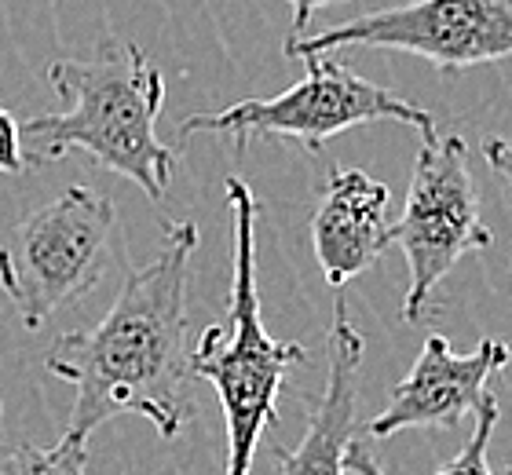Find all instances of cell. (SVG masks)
<instances>
[{"label":"cell","mask_w":512,"mask_h":475,"mask_svg":"<svg viewBox=\"0 0 512 475\" xmlns=\"http://www.w3.org/2000/svg\"><path fill=\"white\" fill-rule=\"evenodd\" d=\"M374 121H399L417 128L421 136L436 132L432 114L417 103L352 74L330 55H304V77L282 95L246 99L227 110H202V114L183 117L176 125V136L187 139L198 132H216V136L235 139L238 150H246L253 139L275 136L293 139L308 150H322L326 139Z\"/></svg>","instance_id":"cell-4"},{"label":"cell","mask_w":512,"mask_h":475,"mask_svg":"<svg viewBox=\"0 0 512 475\" xmlns=\"http://www.w3.org/2000/svg\"><path fill=\"white\" fill-rule=\"evenodd\" d=\"M227 209L235 238L227 322L209 326L187 355V373L209 380L227 421V475H249L264 432L278 428V391L293 366L308 359L297 340H275L260 322L256 296V205L249 183L227 176Z\"/></svg>","instance_id":"cell-3"},{"label":"cell","mask_w":512,"mask_h":475,"mask_svg":"<svg viewBox=\"0 0 512 475\" xmlns=\"http://www.w3.org/2000/svg\"><path fill=\"white\" fill-rule=\"evenodd\" d=\"M509 475H512V468H509Z\"/></svg>","instance_id":"cell-18"},{"label":"cell","mask_w":512,"mask_h":475,"mask_svg":"<svg viewBox=\"0 0 512 475\" xmlns=\"http://www.w3.org/2000/svg\"><path fill=\"white\" fill-rule=\"evenodd\" d=\"M289 4H293V33L289 37H300L315 11L326 8V4H344V0H289Z\"/></svg>","instance_id":"cell-16"},{"label":"cell","mask_w":512,"mask_h":475,"mask_svg":"<svg viewBox=\"0 0 512 475\" xmlns=\"http://www.w3.org/2000/svg\"><path fill=\"white\" fill-rule=\"evenodd\" d=\"M114 201L92 187H70L37 209L0 245V293L26 329H41L66 304H77L107 271Z\"/></svg>","instance_id":"cell-5"},{"label":"cell","mask_w":512,"mask_h":475,"mask_svg":"<svg viewBox=\"0 0 512 475\" xmlns=\"http://www.w3.org/2000/svg\"><path fill=\"white\" fill-rule=\"evenodd\" d=\"M0 475H88V446L63 435L55 446H15L0 461Z\"/></svg>","instance_id":"cell-11"},{"label":"cell","mask_w":512,"mask_h":475,"mask_svg":"<svg viewBox=\"0 0 512 475\" xmlns=\"http://www.w3.org/2000/svg\"><path fill=\"white\" fill-rule=\"evenodd\" d=\"M341 48H388L421 55L439 74L512 59V0H410L359 19L337 22L315 37H289L286 59Z\"/></svg>","instance_id":"cell-7"},{"label":"cell","mask_w":512,"mask_h":475,"mask_svg":"<svg viewBox=\"0 0 512 475\" xmlns=\"http://www.w3.org/2000/svg\"><path fill=\"white\" fill-rule=\"evenodd\" d=\"M344 472H352V475H384L381 468H377L374 454L366 450L363 443H348V454H344Z\"/></svg>","instance_id":"cell-15"},{"label":"cell","mask_w":512,"mask_h":475,"mask_svg":"<svg viewBox=\"0 0 512 475\" xmlns=\"http://www.w3.org/2000/svg\"><path fill=\"white\" fill-rule=\"evenodd\" d=\"M26 169H30V161H26V150H22V128L0 106V172L4 176H22Z\"/></svg>","instance_id":"cell-13"},{"label":"cell","mask_w":512,"mask_h":475,"mask_svg":"<svg viewBox=\"0 0 512 475\" xmlns=\"http://www.w3.org/2000/svg\"><path fill=\"white\" fill-rule=\"evenodd\" d=\"M198 249L194 223H169L161 253L121 285L99 326L63 333L48 351V373L74 384L66 435H88L121 413L147 417L165 439L183 428L187 384V267Z\"/></svg>","instance_id":"cell-1"},{"label":"cell","mask_w":512,"mask_h":475,"mask_svg":"<svg viewBox=\"0 0 512 475\" xmlns=\"http://www.w3.org/2000/svg\"><path fill=\"white\" fill-rule=\"evenodd\" d=\"M483 158H487V165L494 169V176L502 180L505 194L512 198V139L505 136H494L483 143Z\"/></svg>","instance_id":"cell-14"},{"label":"cell","mask_w":512,"mask_h":475,"mask_svg":"<svg viewBox=\"0 0 512 475\" xmlns=\"http://www.w3.org/2000/svg\"><path fill=\"white\" fill-rule=\"evenodd\" d=\"M392 242L410 267L403 318H428V296L469 253L491 245V231L480 220L476 187L469 172V147L461 136L425 132L406 187V209L392 223Z\"/></svg>","instance_id":"cell-6"},{"label":"cell","mask_w":512,"mask_h":475,"mask_svg":"<svg viewBox=\"0 0 512 475\" xmlns=\"http://www.w3.org/2000/svg\"><path fill=\"white\" fill-rule=\"evenodd\" d=\"M505 366H509V348L502 340L487 337L472 355H454L447 340L432 333L421 344L414 370L392 388L384 413L370 421V435L388 439L410 428H454L469 413H476L491 377Z\"/></svg>","instance_id":"cell-8"},{"label":"cell","mask_w":512,"mask_h":475,"mask_svg":"<svg viewBox=\"0 0 512 475\" xmlns=\"http://www.w3.org/2000/svg\"><path fill=\"white\" fill-rule=\"evenodd\" d=\"M498 417H502V406L494 395H483V402L476 406V428H472L469 443L461 446L458 457L447 461L436 475H494L487 465V446H491V435L498 428Z\"/></svg>","instance_id":"cell-12"},{"label":"cell","mask_w":512,"mask_h":475,"mask_svg":"<svg viewBox=\"0 0 512 475\" xmlns=\"http://www.w3.org/2000/svg\"><path fill=\"white\" fill-rule=\"evenodd\" d=\"M48 81L66 106L19 125L22 143H30L26 161L44 165L85 150L99 169L132 180L158 205L169 194L176 150L158 139L165 81L147 52L132 41L103 37L88 59L48 66Z\"/></svg>","instance_id":"cell-2"},{"label":"cell","mask_w":512,"mask_h":475,"mask_svg":"<svg viewBox=\"0 0 512 475\" xmlns=\"http://www.w3.org/2000/svg\"><path fill=\"white\" fill-rule=\"evenodd\" d=\"M366 340L337 300V318L326 337V388L311 410L308 432L297 450H275L278 475H344V454L355 428V399L363 377Z\"/></svg>","instance_id":"cell-10"},{"label":"cell","mask_w":512,"mask_h":475,"mask_svg":"<svg viewBox=\"0 0 512 475\" xmlns=\"http://www.w3.org/2000/svg\"><path fill=\"white\" fill-rule=\"evenodd\" d=\"M388 187L363 169H337L326 180L319 209L311 216V249L333 289L359 278L392 245V227L384 220Z\"/></svg>","instance_id":"cell-9"},{"label":"cell","mask_w":512,"mask_h":475,"mask_svg":"<svg viewBox=\"0 0 512 475\" xmlns=\"http://www.w3.org/2000/svg\"><path fill=\"white\" fill-rule=\"evenodd\" d=\"M0 417H4V399H0Z\"/></svg>","instance_id":"cell-17"}]
</instances>
